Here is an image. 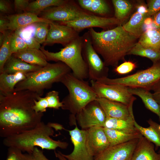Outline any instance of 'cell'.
I'll use <instances>...</instances> for the list:
<instances>
[{
  "label": "cell",
  "mask_w": 160,
  "mask_h": 160,
  "mask_svg": "<svg viewBox=\"0 0 160 160\" xmlns=\"http://www.w3.org/2000/svg\"><path fill=\"white\" fill-rule=\"evenodd\" d=\"M67 88L68 94L61 101V108L68 111L76 115L90 102L96 100L97 96L88 82L79 79L72 72L67 73L60 82Z\"/></svg>",
  "instance_id": "obj_5"
},
{
  "label": "cell",
  "mask_w": 160,
  "mask_h": 160,
  "mask_svg": "<svg viewBox=\"0 0 160 160\" xmlns=\"http://www.w3.org/2000/svg\"><path fill=\"white\" fill-rule=\"evenodd\" d=\"M134 114L125 119L106 117L104 127L129 132H139L135 126Z\"/></svg>",
  "instance_id": "obj_27"
},
{
  "label": "cell",
  "mask_w": 160,
  "mask_h": 160,
  "mask_svg": "<svg viewBox=\"0 0 160 160\" xmlns=\"http://www.w3.org/2000/svg\"><path fill=\"white\" fill-rule=\"evenodd\" d=\"M153 24V20L152 17H148L146 18L144 21V25L147 26L152 25Z\"/></svg>",
  "instance_id": "obj_48"
},
{
  "label": "cell",
  "mask_w": 160,
  "mask_h": 160,
  "mask_svg": "<svg viewBox=\"0 0 160 160\" xmlns=\"http://www.w3.org/2000/svg\"><path fill=\"white\" fill-rule=\"evenodd\" d=\"M9 20L8 30L15 31L26 26L38 22H52L38 16L35 14L24 12L23 13L7 16Z\"/></svg>",
  "instance_id": "obj_19"
},
{
  "label": "cell",
  "mask_w": 160,
  "mask_h": 160,
  "mask_svg": "<svg viewBox=\"0 0 160 160\" xmlns=\"http://www.w3.org/2000/svg\"><path fill=\"white\" fill-rule=\"evenodd\" d=\"M42 67L29 64L12 55L5 63L3 72L9 74L18 72L27 73L38 71Z\"/></svg>",
  "instance_id": "obj_22"
},
{
  "label": "cell",
  "mask_w": 160,
  "mask_h": 160,
  "mask_svg": "<svg viewBox=\"0 0 160 160\" xmlns=\"http://www.w3.org/2000/svg\"><path fill=\"white\" fill-rule=\"evenodd\" d=\"M55 153L56 157L58 158L59 160H67L61 154L60 151H57V152H55Z\"/></svg>",
  "instance_id": "obj_49"
},
{
  "label": "cell",
  "mask_w": 160,
  "mask_h": 160,
  "mask_svg": "<svg viewBox=\"0 0 160 160\" xmlns=\"http://www.w3.org/2000/svg\"><path fill=\"white\" fill-rule=\"evenodd\" d=\"M71 71L62 62L48 63L38 71L27 73L26 78L16 85L14 92L28 90L43 95L44 90L51 88L55 83L60 82L64 76Z\"/></svg>",
  "instance_id": "obj_4"
},
{
  "label": "cell",
  "mask_w": 160,
  "mask_h": 160,
  "mask_svg": "<svg viewBox=\"0 0 160 160\" xmlns=\"http://www.w3.org/2000/svg\"><path fill=\"white\" fill-rule=\"evenodd\" d=\"M32 154L35 160H49L44 154L43 151L37 147L34 148Z\"/></svg>",
  "instance_id": "obj_46"
},
{
  "label": "cell",
  "mask_w": 160,
  "mask_h": 160,
  "mask_svg": "<svg viewBox=\"0 0 160 160\" xmlns=\"http://www.w3.org/2000/svg\"><path fill=\"white\" fill-rule=\"evenodd\" d=\"M93 14L82 9L76 1L68 0L63 5L44 10L39 15L40 17L52 22L63 23Z\"/></svg>",
  "instance_id": "obj_9"
},
{
  "label": "cell",
  "mask_w": 160,
  "mask_h": 160,
  "mask_svg": "<svg viewBox=\"0 0 160 160\" xmlns=\"http://www.w3.org/2000/svg\"><path fill=\"white\" fill-rule=\"evenodd\" d=\"M79 36V33L72 28L52 22L49 23V31L43 47L58 43L65 47Z\"/></svg>",
  "instance_id": "obj_14"
},
{
  "label": "cell",
  "mask_w": 160,
  "mask_h": 160,
  "mask_svg": "<svg viewBox=\"0 0 160 160\" xmlns=\"http://www.w3.org/2000/svg\"><path fill=\"white\" fill-rule=\"evenodd\" d=\"M139 139L109 146L93 160H130Z\"/></svg>",
  "instance_id": "obj_15"
},
{
  "label": "cell",
  "mask_w": 160,
  "mask_h": 160,
  "mask_svg": "<svg viewBox=\"0 0 160 160\" xmlns=\"http://www.w3.org/2000/svg\"><path fill=\"white\" fill-rule=\"evenodd\" d=\"M93 46L100 55L107 66L116 67L137 42V38L124 30L123 26L101 32L88 29Z\"/></svg>",
  "instance_id": "obj_2"
},
{
  "label": "cell",
  "mask_w": 160,
  "mask_h": 160,
  "mask_svg": "<svg viewBox=\"0 0 160 160\" xmlns=\"http://www.w3.org/2000/svg\"><path fill=\"white\" fill-rule=\"evenodd\" d=\"M36 23L28 25L14 32L23 40L28 48L40 49L41 47L40 44L35 38L36 28Z\"/></svg>",
  "instance_id": "obj_30"
},
{
  "label": "cell",
  "mask_w": 160,
  "mask_h": 160,
  "mask_svg": "<svg viewBox=\"0 0 160 160\" xmlns=\"http://www.w3.org/2000/svg\"><path fill=\"white\" fill-rule=\"evenodd\" d=\"M147 2L148 14L149 17L160 11V0H150Z\"/></svg>",
  "instance_id": "obj_41"
},
{
  "label": "cell",
  "mask_w": 160,
  "mask_h": 160,
  "mask_svg": "<svg viewBox=\"0 0 160 160\" xmlns=\"http://www.w3.org/2000/svg\"><path fill=\"white\" fill-rule=\"evenodd\" d=\"M106 116L97 101H93L76 115V119L81 129L86 130L95 126L104 127Z\"/></svg>",
  "instance_id": "obj_11"
},
{
  "label": "cell",
  "mask_w": 160,
  "mask_h": 160,
  "mask_svg": "<svg viewBox=\"0 0 160 160\" xmlns=\"http://www.w3.org/2000/svg\"><path fill=\"white\" fill-rule=\"evenodd\" d=\"M12 32L7 31L4 41L0 48V73L3 72L4 64L10 54V41Z\"/></svg>",
  "instance_id": "obj_34"
},
{
  "label": "cell",
  "mask_w": 160,
  "mask_h": 160,
  "mask_svg": "<svg viewBox=\"0 0 160 160\" xmlns=\"http://www.w3.org/2000/svg\"><path fill=\"white\" fill-rule=\"evenodd\" d=\"M137 67L135 63L131 61H125L114 68V72L118 75H124L129 73Z\"/></svg>",
  "instance_id": "obj_39"
},
{
  "label": "cell",
  "mask_w": 160,
  "mask_h": 160,
  "mask_svg": "<svg viewBox=\"0 0 160 160\" xmlns=\"http://www.w3.org/2000/svg\"><path fill=\"white\" fill-rule=\"evenodd\" d=\"M28 48L26 43L18 34L12 32L10 41L11 55Z\"/></svg>",
  "instance_id": "obj_37"
},
{
  "label": "cell",
  "mask_w": 160,
  "mask_h": 160,
  "mask_svg": "<svg viewBox=\"0 0 160 160\" xmlns=\"http://www.w3.org/2000/svg\"><path fill=\"white\" fill-rule=\"evenodd\" d=\"M130 160H160L153 143L143 136L139 138Z\"/></svg>",
  "instance_id": "obj_20"
},
{
  "label": "cell",
  "mask_w": 160,
  "mask_h": 160,
  "mask_svg": "<svg viewBox=\"0 0 160 160\" xmlns=\"http://www.w3.org/2000/svg\"><path fill=\"white\" fill-rule=\"evenodd\" d=\"M82 36H79L57 52H49L43 46L40 49L47 61L63 62L70 68L76 77L84 80L89 78V74L87 66L82 56Z\"/></svg>",
  "instance_id": "obj_6"
},
{
  "label": "cell",
  "mask_w": 160,
  "mask_h": 160,
  "mask_svg": "<svg viewBox=\"0 0 160 160\" xmlns=\"http://www.w3.org/2000/svg\"><path fill=\"white\" fill-rule=\"evenodd\" d=\"M49 23L42 22L36 23L35 38L40 44H43L46 40L49 29Z\"/></svg>",
  "instance_id": "obj_36"
},
{
  "label": "cell",
  "mask_w": 160,
  "mask_h": 160,
  "mask_svg": "<svg viewBox=\"0 0 160 160\" xmlns=\"http://www.w3.org/2000/svg\"><path fill=\"white\" fill-rule=\"evenodd\" d=\"M147 7L143 4L138 6L135 12L130 19L122 26L125 30L137 38L140 37L144 32V21L149 17Z\"/></svg>",
  "instance_id": "obj_18"
},
{
  "label": "cell",
  "mask_w": 160,
  "mask_h": 160,
  "mask_svg": "<svg viewBox=\"0 0 160 160\" xmlns=\"http://www.w3.org/2000/svg\"><path fill=\"white\" fill-rule=\"evenodd\" d=\"M6 33H1L0 34V46H1L2 44L4 41V40Z\"/></svg>",
  "instance_id": "obj_50"
},
{
  "label": "cell",
  "mask_w": 160,
  "mask_h": 160,
  "mask_svg": "<svg viewBox=\"0 0 160 160\" xmlns=\"http://www.w3.org/2000/svg\"><path fill=\"white\" fill-rule=\"evenodd\" d=\"M153 97L160 107V79L157 81L151 88Z\"/></svg>",
  "instance_id": "obj_42"
},
{
  "label": "cell",
  "mask_w": 160,
  "mask_h": 160,
  "mask_svg": "<svg viewBox=\"0 0 160 160\" xmlns=\"http://www.w3.org/2000/svg\"><path fill=\"white\" fill-rule=\"evenodd\" d=\"M68 0H36L29 4L24 12H29L38 15L47 8L51 6H58L63 5Z\"/></svg>",
  "instance_id": "obj_31"
},
{
  "label": "cell",
  "mask_w": 160,
  "mask_h": 160,
  "mask_svg": "<svg viewBox=\"0 0 160 160\" xmlns=\"http://www.w3.org/2000/svg\"><path fill=\"white\" fill-rule=\"evenodd\" d=\"M12 7L9 2L6 0H0V11L4 13H9L12 11Z\"/></svg>",
  "instance_id": "obj_44"
},
{
  "label": "cell",
  "mask_w": 160,
  "mask_h": 160,
  "mask_svg": "<svg viewBox=\"0 0 160 160\" xmlns=\"http://www.w3.org/2000/svg\"><path fill=\"white\" fill-rule=\"evenodd\" d=\"M58 23L71 27L79 33L86 28H108L113 25H119L121 22L115 17H102L93 14L74 21Z\"/></svg>",
  "instance_id": "obj_13"
},
{
  "label": "cell",
  "mask_w": 160,
  "mask_h": 160,
  "mask_svg": "<svg viewBox=\"0 0 160 160\" xmlns=\"http://www.w3.org/2000/svg\"><path fill=\"white\" fill-rule=\"evenodd\" d=\"M27 73L22 72L11 74L3 72L0 73V94L5 95L13 92L16 85L26 78Z\"/></svg>",
  "instance_id": "obj_26"
},
{
  "label": "cell",
  "mask_w": 160,
  "mask_h": 160,
  "mask_svg": "<svg viewBox=\"0 0 160 160\" xmlns=\"http://www.w3.org/2000/svg\"><path fill=\"white\" fill-rule=\"evenodd\" d=\"M9 20L7 16L1 15L0 17V32L5 33L8 30Z\"/></svg>",
  "instance_id": "obj_45"
},
{
  "label": "cell",
  "mask_w": 160,
  "mask_h": 160,
  "mask_svg": "<svg viewBox=\"0 0 160 160\" xmlns=\"http://www.w3.org/2000/svg\"><path fill=\"white\" fill-rule=\"evenodd\" d=\"M12 55L32 65L44 67L48 63L40 49L28 48Z\"/></svg>",
  "instance_id": "obj_21"
},
{
  "label": "cell",
  "mask_w": 160,
  "mask_h": 160,
  "mask_svg": "<svg viewBox=\"0 0 160 160\" xmlns=\"http://www.w3.org/2000/svg\"><path fill=\"white\" fill-rule=\"evenodd\" d=\"M143 46L160 51V30L147 26L138 41Z\"/></svg>",
  "instance_id": "obj_28"
},
{
  "label": "cell",
  "mask_w": 160,
  "mask_h": 160,
  "mask_svg": "<svg viewBox=\"0 0 160 160\" xmlns=\"http://www.w3.org/2000/svg\"><path fill=\"white\" fill-rule=\"evenodd\" d=\"M128 90L132 95L137 96L141 98L146 108L158 116L160 122V107L154 99L152 93L142 88L128 87Z\"/></svg>",
  "instance_id": "obj_24"
},
{
  "label": "cell",
  "mask_w": 160,
  "mask_h": 160,
  "mask_svg": "<svg viewBox=\"0 0 160 160\" xmlns=\"http://www.w3.org/2000/svg\"><path fill=\"white\" fill-rule=\"evenodd\" d=\"M152 18L154 27L160 30V11L152 16Z\"/></svg>",
  "instance_id": "obj_47"
},
{
  "label": "cell",
  "mask_w": 160,
  "mask_h": 160,
  "mask_svg": "<svg viewBox=\"0 0 160 160\" xmlns=\"http://www.w3.org/2000/svg\"><path fill=\"white\" fill-rule=\"evenodd\" d=\"M74 148L68 154H61L67 160H93L94 157L90 153L87 143V129H79L76 125L75 128L68 130Z\"/></svg>",
  "instance_id": "obj_12"
},
{
  "label": "cell",
  "mask_w": 160,
  "mask_h": 160,
  "mask_svg": "<svg viewBox=\"0 0 160 160\" xmlns=\"http://www.w3.org/2000/svg\"><path fill=\"white\" fill-rule=\"evenodd\" d=\"M28 0H15L14 1L15 10L19 12H25L29 4Z\"/></svg>",
  "instance_id": "obj_43"
},
{
  "label": "cell",
  "mask_w": 160,
  "mask_h": 160,
  "mask_svg": "<svg viewBox=\"0 0 160 160\" xmlns=\"http://www.w3.org/2000/svg\"><path fill=\"white\" fill-rule=\"evenodd\" d=\"M114 7L115 17L120 22L125 19L131 11L132 6L128 1L112 0Z\"/></svg>",
  "instance_id": "obj_33"
},
{
  "label": "cell",
  "mask_w": 160,
  "mask_h": 160,
  "mask_svg": "<svg viewBox=\"0 0 160 160\" xmlns=\"http://www.w3.org/2000/svg\"><path fill=\"white\" fill-rule=\"evenodd\" d=\"M147 122L150 126L144 127L139 125L135 120V126L143 136L155 144L156 149H157L159 147L160 148V132L156 127L154 121L152 119H149Z\"/></svg>",
  "instance_id": "obj_29"
},
{
  "label": "cell",
  "mask_w": 160,
  "mask_h": 160,
  "mask_svg": "<svg viewBox=\"0 0 160 160\" xmlns=\"http://www.w3.org/2000/svg\"><path fill=\"white\" fill-rule=\"evenodd\" d=\"M104 111L106 117L125 119L133 114V106L104 98L96 100Z\"/></svg>",
  "instance_id": "obj_17"
},
{
  "label": "cell",
  "mask_w": 160,
  "mask_h": 160,
  "mask_svg": "<svg viewBox=\"0 0 160 160\" xmlns=\"http://www.w3.org/2000/svg\"><path fill=\"white\" fill-rule=\"evenodd\" d=\"M42 95L28 90L0 94V136L4 138L35 127L43 113L33 109L34 101Z\"/></svg>",
  "instance_id": "obj_1"
},
{
  "label": "cell",
  "mask_w": 160,
  "mask_h": 160,
  "mask_svg": "<svg viewBox=\"0 0 160 160\" xmlns=\"http://www.w3.org/2000/svg\"><path fill=\"white\" fill-rule=\"evenodd\" d=\"M87 143L89 150L94 157L109 146L104 127L95 126L87 129Z\"/></svg>",
  "instance_id": "obj_16"
},
{
  "label": "cell",
  "mask_w": 160,
  "mask_h": 160,
  "mask_svg": "<svg viewBox=\"0 0 160 160\" xmlns=\"http://www.w3.org/2000/svg\"><path fill=\"white\" fill-rule=\"evenodd\" d=\"M77 2L82 9L96 16L104 17L110 12V7L105 0H78Z\"/></svg>",
  "instance_id": "obj_25"
},
{
  "label": "cell",
  "mask_w": 160,
  "mask_h": 160,
  "mask_svg": "<svg viewBox=\"0 0 160 160\" xmlns=\"http://www.w3.org/2000/svg\"><path fill=\"white\" fill-rule=\"evenodd\" d=\"M109 146L123 143L140 138L143 135L139 132H129L104 127Z\"/></svg>",
  "instance_id": "obj_23"
},
{
  "label": "cell",
  "mask_w": 160,
  "mask_h": 160,
  "mask_svg": "<svg viewBox=\"0 0 160 160\" xmlns=\"http://www.w3.org/2000/svg\"><path fill=\"white\" fill-rule=\"evenodd\" d=\"M160 79V60L153 63L151 67L127 76L116 78L106 77L97 81L107 84L121 85L131 88H142L149 91Z\"/></svg>",
  "instance_id": "obj_7"
},
{
  "label": "cell",
  "mask_w": 160,
  "mask_h": 160,
  "mask_svg": "<svg viewBox=\"0 0 160 160\" xmlns=\"http://www.w3.org/2000/svg\"><path fill=\"white\" fill-rule=\"evenodd\" d=\"M45 97L47 101L49 108L58 109L62 107L63 103L60 101L58 91H49L47 93Z\"/></svg>",
  "instance_id": "obj_38"
},
{
  "label": "cell",
  "mask_w": 160,
  "mask_h": 160,
  "mask_svg": "<svg viewBox=\"0 0 160 160\" xmlns=\"http://www.w3.org/2000/svg\"><path fill=\"white\" fill-rule=\"evenodd\" d=\"M33 108L35 111L37 113H43L46 112L47 108H48V102L46 97H39L37 100H35Z\"/></svg>",
  "instance_id": "obj_40"
},
{
  "label": "cell",
  "mask_w": 160,
  "mask_h": 160,
  "mask_svg": "<svg viewBox=\"0 0 160 160\" xmlns=\"http://www.w3.org/2000/svg\"><path fill=\"white\" fill-rule=\"evenodd\" d=\"M6 160H35L32 154L23 153L20 150L13 147H8Z\"/></svg>",
  "instance_id": "obj_35"
},
{
  "label": "cell",
  "mask_w": 160,
  "mask_h": 160,
  "mask_svg": "<svg viewBox=\"0 0 160 160\" xmlns=\"http://www.w3.org/2000/svg\"><path fill=\"white\" fill-rule=\"evenodd\" d=\"M133 55L147 57L153 63L160 60V51L144 47L137 42L128 52Z\"/></svg>",
  "instance_id": "obj_32"
},
{
  "label": "cell",
  "mask_w": 160,
  "mask_h": 160,
  "mask_svg": "<svg viewBox=\"0 0 160 160\" xmlns=\"http://www.w3.org/2000/svg\"><path fill=\"white\" fill-rule=\"evenodd\" d=\"M91 86L97 98H104L133 106L136 98L129 91L128 87L119 85L107 84L90 81Z\"/></svg>",
  "instance_id": "obj_10"
},
{
  "label": "cell",
  "mask_w": 160,
  "mask_h": 160,
  "mask_svg": "<svg viewBox=\"0 0 160 160\" xmlns=\"http://www.w3.org/2000/svg\"><path fill=\"white\" fill-rule=\"evenodd\" d=\"M53 128L60 129L62 127L58 124H46L42 121L33 129L4 138L3 144L7 147H15L30 154H32L34 148L37 147L48 150H55L57 148H66L68 145L67 143L50 137L54 134Z\"/></svg>",
  "instance_id": "obj_3"
},
{
  "label": "cell",
  "mask_w": 160,
  "mask_h": 160,
  "mask_svg": "<svg viewBox=\"0 0 160 160\" xmlns=\"http://www.w3.org/2000/svg\"><path fill=\"white\" fill-rule=\"evenodd\" d=\"M82 54L88 68L89 79L97 81L108 77L109 68L94 49L88 31L82 36Z\"/></svg>",
  "instance_id": "obj_8"
}]
</instances>
